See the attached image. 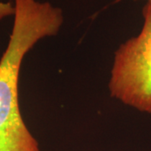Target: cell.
Wrapping results in <instances>:
<instances>
[{"label": "cell", "mask_w": 151, "mask_h": 151, "mask_svg": "<svg viewBox=\"0 0 151 151\" xmlns=\"http://www.w3.org/2000/svg\"><path fill=\"white\" fill-rule=\"evenodd\" d=\"M15 8L10 2L4 3L0 1V20L4 19L6 17L14 15Z\"/></svg>", "instance_id": "cell-3"}, {"label": "cell", "mask_w": 151, "mask_h": 151, "mask_svg": "<svg viewBox=\"0 0 151 151\" xmlns=\"http://www.w3.org/2000/svg\"><path fill=\"white\" fill-rule=\"evenodd\" d=\"M14 1V25L0 59V151H41L20 113L19 71L25 55L38 41L57 35L63 14L49 2Z\"/></svg>", "instance_id": "cell-1"}, {"label": "cell", "mask_w": 151, "mask_h": 151, "mask_svg": "<svg viewBox=\"0 0 151 151\" xmlns=\"http://www.w3.org/2000/svg\"><path fill=\"white\" fill-rule=\"evenodd\" d=\"M147 1H149V0H147Z\"/></svg>", "instance_id": "cell-4"}, {"label": "cell", "mask_w": 151, "mask_h": 151, "mask_svg": "<svg viewBox=\"0 0 151 151\" xmlns=\"http://www.w3.org/2000/svg\"><path fill=\"white\" fill-rule=\"evenodd\" d=\"M140 32L114 53L108 88L111 97L151 114V0L146 2Z\"/></svg>", "instance_id": "cell-2"}]
</instances>
